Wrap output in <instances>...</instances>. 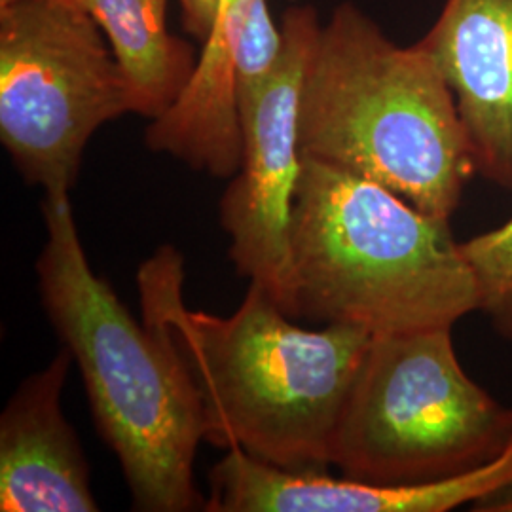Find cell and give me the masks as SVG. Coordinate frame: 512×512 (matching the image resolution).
I'll list each match as a JSON object with an SVG mask.
<instances>
[{"label":"cell","mask_w":512,"mask_h":512,"mask_svg":"<svg viewBox=\"0 0 512 512\" xmlns=\"http://www.w3.org/2000/svg\"><path fill=\"white\" fill-rule=\"evenodd\" d=\"M512 440V408L459 363L452 327L372 336L330 440V467L408 486L463 475Z\"/></svg>","instance_id":"obj_5"},{"label":"cell","mask_w":512,"mask_h":512,"mask_svg":"<svg viewBox=\"0 0 512 512\" xmlns=\"http://www.w3.org/2000/svg\"><path fill=\"white\" fill-rule=\"evenodd\" d=\"M131 112L99 25L59 0L0 8V141L27 183L71 194L93 133Z\"/></svg>","instance_id":"obj_6"},{"label":"cell","mask_w":512,"mask_h":512,"mask_svg":"<svg viewBox=\"0 0 512 512\" xmlns=\"http://www.w3.org/2000/svg\"><path fill=\"white\" fill-rule=\"evenodd\" d=\"M475 512H512V484L499 494L490 495L471 507Z\"/></svg>","instance_id":"obj_16"},{"label":"cell","mask_w":512,"mask_h":512,"mask_svg":"<svg viewBox=\"0 0 512 512\" xmlns=\"http://www.w3.org/2000/svg\"><path fill=\"white\" fill-rule=\"evenodd\" d=\"M38 293L82 374L99 435L120 461L141 512L205 509L194 482L202 404L179 359L139 325L88 262L69 194H44Z\"/></svg>","instance_id":"obj_3"},{"label":"cell","mask_w":512,"mask_h":512,"mask_svg":"<svg viewBox=\"0 0 512 512\" xmlns=\"http://www.w3.org/2000/svg\"><path fill=\"white\" fill-rule=\"evenodd\" d=\"M14 0H0V8H4V6H8V4H12Z\"/></svg>","instance_id":"obj_17"},{"label":"cell","mask_w":512,"mask_h":512,"mask_svg":"<svg viewBox=\"0 0 512 512\" xmlns=\"http://www.w3.org/2000/svg\"><path fill=\"white\" fill-rule=\"evenodd\" d=\"M74 359L57 351L19 384L0 416V511L95 512L90 467L61 391Z\"/></svg>","instance_id":"obj_10"},{"label":"cell","mask_w":512,"mask_h":512,"mask_svg":"<svg viewBox=\"0 0 512 512\" xmlns=\"http://www.w3.org/2000/svg\"><path fill=\"white\" fill-rule=\"evenodd\" d=\"M183 10L184 29L205 40L217 25L220 12V0H179Z\"/></svg>","instance_id":"obj_15"},{"label":"cell","mask_w":512,"mask_h":512,"mask_svg":"<svg viewBox=\"0 0 512 512\" xmlns=\"http://www.w3.org/2000/svg\"><path fill=\"white\" fill-rule=\"evenodd\" d=\"M461 251L475 279L478 311L512 344V217L463 241Z\"/></svg>","instance_id":"obj_14"},{"label":"cell","mask_w":512,"mask_h":512,"mask_svg":"<svg viewBox=\"0 0 512 512\" xmlns=\"http://www.w3.org/2000/svg\"><path fill=\"white\" fill-rule=\"evenodd\" d=\"M311 6H291L281 23L283 50L272 76L241 107L243 160L220 198V224L239 275L281 304L291 255V219L300 177V99L321 33Z\"/></svg>","instance_id":"obj_7"},{"label":"cell","mask_w":512,"mask_h":512,"mask_svg":"<svg viewBox=\"0 0 512 512\" xmlns=\"http://www.w3.org/2000/svg\"><path fill=\"white\" fill-rule=\"evenodd\" d=\"M420 44L456 97L476 173L512 192V0H444Z\"/></svg>","instance_id":"obj_9"},{"label":"cell","mask_w":512,"mask_h":512,"mask_svg":"<svg viewBox=\"0 0 512 512\" xmlns=\"http://www.w3.org/2000/svg\"><path fill=\"white\" fill-rule=\"evenodd\" d=\"M300 154L452 219L476 173L456 97L420 42L399 46L342 2L321 27L300 99Z\"/></svg>","instance_id":"obj_4"},{"label":"cell","mask_w":512,"mask_h":512,"mask_svg":"<svg viewBox=\"0 0 512 512\" xmlns=\"http://www.w3.org/2000/svg\"><path fill=\"white\" fill-rule=\"evenodd\" d=\"M209 512H450L473 507L507 484V469L490 461L437 482L382 486L325 473H296L249 456L241 448L211 469Z\"/></svg>","instance_id":"obj_8"},{"label":"cell","mask_w":512,"mask_h":512,"mask_svg":"<svg viewBox=\"0 0 512 512\" xmlns=\"http://www.w3.org/2000/svg\"><path fill=\"white\" fill-rule=\"evenodd\" d=\"M88 14L109 38L128 80L131 112L158 118L183 92L198 59L167 29L169 0H59Z\"/></svg>","instance_id":"obj_12"},{"label":"cell","mask_w":512,"mask_h":512,"mask_svg":"<svg viewBox=\"0 0 512 512\" xmlns=\"http://www.w3.org/2000/svg\"><path fill=\"white\" fill-rule=\"evenodd\" d=\"M145 143L150 150L169 154L213 177L230 179L238 173L243 124L236 59L222 10L215 29L203 40L194 73L171 107L152 120Z\"/></svg>","instance_id":"obj_11"},{"label":"cell","mask_w":512,"mask_h":512,"mask_svg":"<svg viewBox=\"0 0 512 512\" xmlns=\"http://www.w3.org/2000/svg\"><path fill=\"white\" fill-rule=\"evenodd\" d=\"M220 10L232 38L241 109L274 73L283 50V33L275 27L266 0H222Z\"/></svg>","instance_id":"obj_13"},{"label":"cell","mask_w":512,"mask_h":512,"mask_svg":"<svg viewBox=\"0 0 512 512\" xmlns=\"http://www.w3.org/2000/svg\"><path fill=\"white\" fill-rule=\"evenodd\" d=\"M281 310L370 336L452 327L478 311L450 220L382 184L302 158Z\"/></svg>","instance_id":"obj_2"},{"label":"cell","mask_w":512,"mask_h":512,"mask_svg":"<svg viewBox=\"0 0 512 512\" xmlns=\"http://www.w3.org/2000/svg\"><path fill=\"white\" fill-rule=\"evenodd\" d=\"M143 321L179 359L202 404L203 440L296 473H325L330 440L372 336L296 327L260 283L236 313L184 304L183 255L164 245L137 274Z\"/></svg>","instance_id":"obj_1"}]
</instances>
